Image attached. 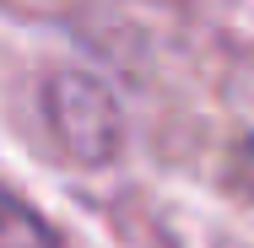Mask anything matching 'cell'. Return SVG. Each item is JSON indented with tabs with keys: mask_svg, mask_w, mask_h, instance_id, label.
I'll list each match as a JSON object with an SVG mask.
<instances>
[{
	"mask_svg": "<svg viewBox=\"0 0 254 248\" xmlns=\"http://www.w3.org/2000/svg\"><path fill=\"white\" fill-rule=\"evenodd\" d=\"M0 248H60L54 227L27 199H16L5 184H0Z\"/></svg>",
	"mask_w": 254,
	"mask_h": 248,
	"instance_id": "obj_1",
	"label": "cell"
}]
</instances>
